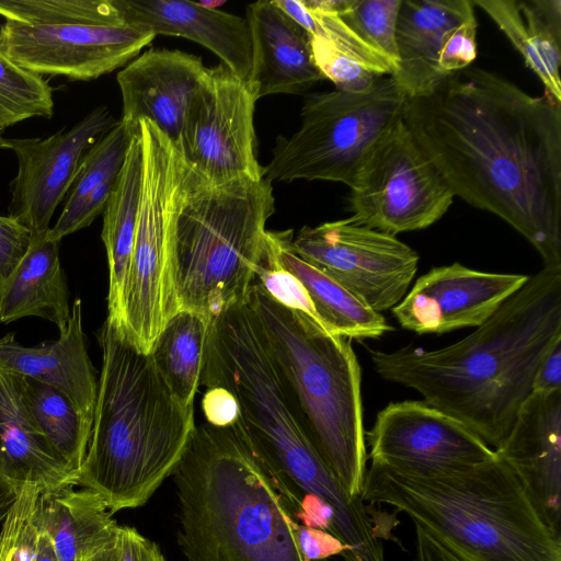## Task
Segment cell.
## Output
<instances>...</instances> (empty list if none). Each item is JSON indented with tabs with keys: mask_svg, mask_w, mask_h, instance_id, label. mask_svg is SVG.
Wrapping results in <instances>:
<instances>
[{
	"mask_svg": "<svg viewBox=\"0 0 561 561\" xmlns=\"http://www.w3.org/2000/svg\"><path fill=\"white\" fill-rule=\"evenodd\" d=\"M402 119L455 196L561 267V102L469 66L408 99Z\"/></svg>",
	"mask_w": 561,
	"mask_h": 561,
	"instance_id": "1",
	"label": "cell"
},
{
	"mask_svg": "<svg viewBox=\"0 0 561 561\" xmlns=\"http://www.w3.org/2000/svg\"><path fill=\"white\" fill-rule=\"evenodd\" d=\"M559 339L561 267H543L457 343L368 352L382 379L417 391L495 450L531 394L540 360Z\"/></svg>",
	"mask_w": 561,
	"mask_h": 561,
	"instance_id": "2",
	"label": "cell"
},
{
	"mask_svg": "<svg viewBox=\"0 0 561 561\" xmlns=\"http://www.w3.org/2000/svg\"><path fill=\"white\" fill-rule=\"evenodd\" d=\"M102 368L85 457L76 485L99 494L111 514L146 504L179 466L195 427L151 355L105 319Z\"/></svg>",
	"mask_w": 561,
	"mask_h": 561,
	"instance_id": "3",
	"label": "cell"
},
{
	"mask_svg": "<svg viewBox=\"0 0 561 561\" xmlns=\"http://www.w3.org/2000/svg\"><path fill=\"white\" fill-rule=\"evenodd\" d=\"M172 476L186 561H309L298 523L236 420L195 425Z\"/></svg>",
	"mask_w": 561,
	"mask_h": 561,
	"instance_id": "4",
	"label": "cell"
},
{
	"mask_svg": "<svg viewBox=\"0 0 561 561\" xmlns=\"http://www.w3.org/2000/svg\"><path fill=\"white\" fill-rule=\"evenodd\" d=\"M362 499L403 512L467 561H561L560 537L497 454L437 473L370 461Z\"/></svg>",
	"mask_w": 561,
	"mask_h": 561,
	"instance_id": "5",
	"label": "cell"
},
{
	"mask_svg": "<svg viewBox=\"0 0 561 561\" xmlns=\"http://www.w3.org/2000/svg\"><path fill=\"white\" fill-rule=\"evenodd\" d=\"M247 304L311 443L344 489L362 497L367 450L352 340L278 302L256 280Z\"/></svg>",
	"mask_w": 561,
	"mask_h": 561,
	"instance_id": "6",
	"label": "cell"
},
{
	"mask_svg": "<svg viewBox=\"0 0 561 561\" xmlns=\"http://www.w3.org/2000/svg\"><path fill=\"white\" fill-rule=\"evenodd\" d=\"M272 183L238 180L210 184L199 175L179 215L174 283L179 310L211 320L247 301L271 243Z\"/></svg>",
	"mask_w": 561,
	"mask_h": 561,
	"instance_id": "7",
	"label": "cell"
},
{
	"mask_svg": "<svg viewBox=\"0 0 561 561\" xmlns=\"http://www.w3.org/2000/svg\"><path fill=\"white\" fill-rule=\"evenodd\" d=\"M138 134L142 153L140 198L117 331L140 352L150 353L168 320L179 311L174 283L176 222L198 175L156 124L140 121Z\"/></svg>",
	"mask_w": 561,
	"mask_h": 561,
	"instance_id": "8",
	"label": "cell"
},
{
	"mask_svg": "<svg viewBox=\"0 0 561 561\" xmlns=\"http://www.w3.org/2000/svg\"><path fill=\"white\" fill-rule=\"evenodd\" d=\"M0 50L41 76L88 81L138 56L156 35L128 24L116 0H0Z\"/></svg>",
	"mask_w": 561,
	"mask_h": 561,
	"instance_id": "9",
	"label": "cell"
},
{
	"mask_svg": "<svg viewBox=\"0 0 561 561\" xmlns=\"http://www.w3.org/2000/svg\"><path fill=\"white\" fill-rule=\"evenodd\" d=\"M408 98L391 76L367 93L339 90L305 98L300 127L279 136L263 178L322 180L353 188L378 142L403 118Z\"/></svg>",
	"mask_w": 561,
	"mask_h": 561,
	"instance_id": "10",
	"label": "cell"
},
{
	"mask_svg": "<svg viewBox=\"0 0 561 561\" xmlns=\"http://www.w3.org/2000/svg\"><path fill=\"white\" fill-rule=\"evenodd\" d=\"M454 198L402 119L378 142L350 190V219L396 236L430 227Z\"/></svg>",
	"mask_w": 561,
	"mask_h": 561,
	"instance_id": "11",
	"label": "cell"
},
{
	"mask_svg": "<svg viewBox=\"0 0 561 561\" xmlns=\"http://www.w3.org/2000/svg\"><path fill=\"white\" fill-rule=\"evenodd\" d=\"M290 249L379 313L403 299L420 260L396 236L350 218L302 227Z\"/></svg>",
	"mask_w": 561,
	"mask_h": 561,
	"instance_id": "12",
	"label": "cell"
},
{
	"mask_svg": "<svg viewBox=\"0 0 561 561\" xmlns=\"http://www.w3.org/2000/svg\"><path fill=\"white\" fill-rule=\"evenodd\" d=\"M257 99L222 62L208 72L185 114L178 147L205 182L260 180L253 124Z\"/></svg>",
	"mask_w": 561,
	"mask_h": 561,
	"instance_id": "13",
	"label": "cell"
},
{
	"mask_svg": "<svg viewBox=\"0 0 561 561\" xmlns=\"http://www.w3.org/2000/svg\"><path fill=\"white\" fill-rule=\"evenodd\" d=\"M472 0H402L391 76L408 99L426 95L477 57Z\"/></svg>",
	"mask_w": 561,
	"mask_h": 561,
	"instance_id": "14",
	"label": "cell"
},
{
	"mask_svg": "<svg viewBox=\"0 0 561 561\" xmlns=\"http://www.w3.org/2000/svg\"><path fill=\"white\" fill-rule=\"evenodd\" d=\"M367 442L370 461L415 473L461 470L496 455L465 425L423 400L386 405Z\"/></svg>",
	"mask_w": 561,
	"mask_h": 561,
	"instance_id": "15",
	"label": "cell"
},
{
	"mask_svg": "<svg viewBox=\"0 0 561 561\" xmlns=\"http://www.w3.org/2000/svg\"><path fill=\"white\" fill-rule=\"evenodd\" d=\"M116 123L108 108L101 105L71 128L49 137L7 139V149L18 160L8 216L31 234L46 232L75 181L82 157Z\"/></svg>",
	"mask_w": 561,
	"mask_h": 561,
	"instance_id": "16",
	"label": "cell"
},
{
	"mask_svg": "<svg viewBox=\"0 0 561 561\" xmlns=\"http://www.w3.org/2000/svg\"><path fill=\"white\" fill-rule=\"evenodd\" d=\"M528 277L480 272L460 263L438 266L420 276L391 311L403 329L417 334L478 328Z\"/></svg>",
	"mask_w": 561,
	"mask_h": 561,
	"instance_id": "17",
	"label": "cell"
},
{
	"mask_svg": "<svg viewBox=\"0 0 561 561\" xmlns=\"http://www.w3.org/2000/svg\"><path fill=\"white\" fill-rule=\"evenodd\" d=\"M207 72L199 56L178 49L146 50L117 73L121 121L138 131L139 122L148 119L178 145L188 105Z\"/></svg>",
	"mask_w": 561,
	"mask_h": 561,
	"instance_id": "18",
	"label": "cell"
},
{
	"mask_svg": "<svg viewBox=\"0 0 561 561\" xmlns=\"http://www.w3.org/2000/svg\"><path fill=\"white\" fill-rule=\"evenodd\" d=\"M495 453L517 477L547 526L560 537L561 391L531 393Z\"/></svg>",
	"mask_w": 561,
	"mask_h": 561,
	"instance_id": "19",
	"label": "cell"
},
{
	"mask_svg": "<svg viewBox=\"0 0 561 561\" xmlns=\"http://www.w3.org/2000/svg\"><path fill=\"white\" fill-rule=\"evenodd\" d=\"M0 368L55 388L92 427L98 380L87 350L80 298L73 300L67 327L55 341L25 346L14 333L0 337Z\"/></svg>",
	"mask_w": 561,
	"mask_h": 561,
	"instance_id": "20",
	"label": "cell"
},
{
	"mask_svg": "<svg viewBox=\"0 0 561 561\" xmlns=\"http://www.w3.org/2000/svg\"><path fill=\"white\" fill-rule=\"evenodd\" d=\"M124 20L154 35L194 41L216 54L236 76L248 81L253 64L245 18L184 0H116Z\"/></svg>",
	"mask_w": 561,
	"mask_h": 561,
	"instance_id": "21",
	"label": "cell"
},
{
	"mask_svg": "<svg viewBox=\"0 0 561 561\" xmlns=\"http://www.w3.org/2000/svg\"><path fill=\"white\" fill-rule=\"evenodd\" d=\"M245 19L253 49L247 82L257 100L278 93L301 94L325 80L313 60L310 34L274 1L249 4Z\"/></svg>",
	"mask_w": 561,
	"mask_h": 561,
	"instance_id": "22",
	"label": "cell"
},
{
	"mask_svg": "<svg viewBox=\"0 0 561 561\" xmlns=\"http://www.w3.org/2000/svg\"><path fill=\"white\" fill-rule=\"evenodd\" d=\"M0 472L41 492L76 485V472L53 450L27 408L21 377L0 368Z\"/></svg>",
	"mask_w": 561,
	"mask_h": 561,
	"instance_id": "23",
	"label": "cell"
},
{
	"mask_svg": "<svg viewBox=\"0 0 561 561\" xmlns=\"http://www.w3.org/2000/svg\"><path fill=\"white\" fill-rule=\"evenodd\" d=\"M35 520L58 561H89L117 541L119 529L99 494L73 485L41 492Z\"/></svg>",
	"mask_w": 561,
	"mask_h": 561,
	"instance_id": "24",
	"label": "cell"
},
{
	"mask_svg": "<svg viewBox=\"0 0 561 561\" xmlns=\"http://www.w3.org/2000/svg\"><path fill=\"white\" fill-rule=\"evenodd\" d=\"M47 231L31 234L25 254L0 288L1 323L39 317L59 332L66 329L71 308L59 257L61 241L50 239Z\"/></svg>",
	"mask_w": 561,
	"mask_h": 561,
	"instance_id": "25",
	"label": "cell"
},
{
	"mask_svg": "<svg viewBox=\"0 0 561 561\" xmlns=\"http://www.w3.org/2000/svg\"><path fill=\"white\" fill-rule=\"evenodd\" d=\"M520 54L543 84L561 102V1L472 0Z\"/></svg>",
	"mask_w": 561,
	"mask_h": 561,
	"instance_id": "26",
	"label": "cell"
},
{
	"mask_svg": "<svg viewBox=\"0 0 561 561\" xmlns=\"http://www.w3.org/2000/svg\"><path fill=\"white\" fill-rule=\"evenodd\" d=\"M141 172V141L137 133L129 142L103 210L102 241L108 264L106 319L116 330H119L123 319L125 287L136 234Z\"/></svg>",
	"mask_w": 561,
	"mask_h": 561,
	"instance_id": "27",
	"label": "cell"
},
{
	"mask_svg": "<svg viewBox=\"0 0 561 561\" xmlns=\"http://www.w3.org/2000/svg\"><path fill=\"white\" fill-rule=\"evenodd\" d=\"M273 236L277 263L301 283L325 330L357 341L378 339L393 330L381 313L297 256L290 249L291 230L273 231Z\"/></svg>",
	"mask_w": 561,
	"mask_h": 561,
	"instance_id": "28",
	"label": "cell"
},
{
	"mask_svg": "<svg viewBox=\"0 0 561 561\" xmlns=\"http://www.w3.org/2000/svg\"><path fill=\"white\" fill-rule=\"evenodd\" d=\"M138 131L130 130L121 119L101 136L81 159L68 197L47 236L57 241L88 226L103 213L129 142Z\"/></svg>",
	"mask_w": 561,
	"mask_h": 561,
	"instance_id": "29",
	"label": "cell"
},
{
	"mask_svg": "<svg viewBox=\"0 0 561 561\" xmlns=\"http://www.w3.org/2000/svg\"><path fill=\"white\" fill-rule=\"evenodd\" d=\"M209 322L196 312L179 310L168 320L149 353L184 405H193L201 386Z\"/></svg>",
	"mask_w": 561,
	"mask_h": 561,
	"instance_id": "30",
	"label": "cell"
},
{
	"mask_svg": "<svg viewBox=\"0 0 561 561\" xmlns=\"http://www.w3.org/2000/svg\"><path fill=\"white\" fill-rule=\"evenodd\" d=\"M21 381L36 426L58 457L77 474L88 450L92 427L72 402L55 388L24 377Z\"/></svg>",
	"mask_w": 561,
	"mask_h": 561,
	"instance_id": "31",
	"label": "cell"
},
{
	"mask_svg": "<svg viewBox=\"0 0 561 561\" xmlns=\"http://www.w3.org/2000/svg\"><path fill=\"white\" fill-rule=\"evenodd\" d=\"M53 114L54 98L48 82L0 50V131L27 118H50Z\"/></svg>",
	"mask_w": 561,
	"mask_h": 561,
	"instance_id": "32",
	"label": "cell"
},
{
	"mask_svg": "<svg viewBox=\"0 0 561 561\" xmlns=\"http://www.w3.org/2000/svg\"><path fill=\"white\" fill-rule=\"evenodd\" d=\"M402 0H350L337 14L360 38L398 68L396 28ZM392 73V75H393Z\"/></svg>",
	"mask_w": 561,
	"mask_h": 561,
	"instance_id": "33",
	"label": "cell"
},
{
	"mask_svg": "<svg viewBox=\"0 0 561 561\" xmlns=\"http://www.w3.org/2000/svg\"><path fill=\"white\" fill-rule=\"evenodd\" d=\"M39 493L34 484L20 486L0 528V561H34L37 542L35 515Z\"/></svg>",
	"mask_w": 561,
	"mask_h": 561,
	"instance_id": "34",
	"label": "cell"
},
{
	"mask_svg": "<svg viewBox=\"0 0 561 561\" xmlns=\"http://www.w3.org/2000/svg\"><path fill=\"white\" fill-rule=\"evenodd\" d=\"M310 42L318 69L324 79L333 82L335 90L356 94L367 93L382 78L328 39L310 35Z\"/></svg>",
	"mask_w": 561,
	"mask_h": 561,
	"instance_id": "35",
	"label": "cell"
},
{
	"mask_svg": "<svg viewBox=\"0 0 561 561\" xmlns=\"http://www.w3.org/2000/svg\"><path fill=\"white\" fill-rule=\"evenodd\" d=\"M254 280L278 302L302 311L318 322L311 300L301 283L276 261L273 231H271L270 249Z\"/></svg>",
	"mask_w": 561,
	"mask_h": 561,
	"instance_id": "36",
	"label": "cell"
},
{
	"mask_svg": "<svg viewBox=\"0 0 561 561\" xmlns=\"http://www.w3.org/2000/svg\"><path fill=\"white\" fill-rule=\"evenodd\" d=\"M31 232L9 216H0V288L25 254Z\"/></svg>",
	"mask_w": 561,
	"mask_h": 561,
	"instance_id": "37",
	"label": "cell"
},
{
	"mask_svg": "<svg viewBox=\"0 0 561 561\" xmlns=\"http://www.w3.org/2000/svg\"><path fill=\"white\" fill-rule=\"evenodd\" d=\"M297 536L300 548L309 561H322L332 556L344 557L345 546L328 531L298 524Z\"/></svg>",
	"mask_w": 561,
	"mask_h": 561,
	"instance_id": "38",
	"label": "cell"
},
{
	"mask_svg": "<svg viewBox=\"0 0 561 561\" xmlns=\"http://www.w3.org/2000/svg\"><path fill=\"white\" fill-rule=\"evenodd\" d=\"M117 545L118 561H167L157 543L133 527L119 526Z\"/></svg>",
	"mask_w": 561,
	"mask_h": 561,
	"instance_id": "39",
	"label": "cell"
},
{
	"mask_svg": "<svg viewBox=\"0 0 561 561\" xmlns=\"http://www.w3.org/2000/svg\"><path fill=\"white\" fill-rule=\"evenodd\" d=\"M561 391V339L557 340L540 360L533 380L531 393Z\"/></svg>",
	"mask_w": 561,
	"mask_h": 561,
	"instance_id": "40",
	"label": "cell"
},
{
	"mask_svg": "<svg viewBox=\"0 0 561 561\" xmlns=\"http://www.w3.org/2000/svg\"><path fill=\"white\" fill-rule=\"evenodd\" d=\"M202 409L206 422L214 425H227L237 417L236 403L232 397L220 388H206L202 400Z\"/></svg>",
	"mask_w": 561,
	"mask_h": 561,
	"instance_id": "41",
	"label": "cell"
},
{
	"mask_svg": "<svg viewBox=\"0 0 561 561\" xmlns=\"http://www.w3.org/2000/svg\"><path fill=\"white\" fill-rule=\"evenodd\" d=\"M413 561H467L422 527L415 525Z\"/></svg>",
	"mask_w": 561,
	"mask_h": 561,
	"instance_id": "42",
	"label": "cell"
},
{
	"mask_svg": "<svg viewBox=\"0 0 561 561\" xmlns=\"http://www.w3.org/2000/svg\"><path fill=\"white\" fill-rule=\"evenodd\" d=\"M20 486L19 483L0 472V528L15 501Z\"/></svg>",
	"mask_w": 561,
	"mask_h": 561,
	"instance_id": "43",
	"label": "cell"
},
{
	"mask_svg": "<svg viewBox=\"0 0 561 561\" xmlns=\"http://www.w3.org/2000/svg\"><path fill=\"white\" fill-rule=\"evenodd\" d=\"M34 561H58L51 540L45 531L38 528L36 554Z\"/></svg>",
	"mask_w": 561,
	"mask_h": 561,
	"instance_id": "44",
	"label": "cell"
},
{
	"mask_svg": "<svg viewBox=\"0 0 561 561\" xmlns=\"http://www.w3.org/2000/svg\"><path fill=\"white\" fill-rule=\"evenodd\" d=\"M89 561H118V545L117 541L105 548Z\"/></svg>",
	"mask_w": 561,
	"mask_h": 561,
	"instance_id": "45",
	"label": "cell"
},
{
	"mask_svg": "<svg viewBox=\"0 0 561 561\" xmlns=\"http://www.w3.org/2000/svg\"><path fill=\"white\" fill-rule=\"evenodd\" d=\"M198 3L204 8L216 10V9H218V7L225 4L226 2L225 1H199Z\"/></svg>",
	"mask_w": 561,
	"mask_h": 561,
	"instance_id": "46",
	"label": "cell"
},
{
	"mask_svg": "<svg viewBox=\"0 0 561 561\" xmlns=\"http://www.w3.org/2000/svg\"><path fill=\"white\" fill-rule=\"evenodd\" d=\"M0 148L7 149V138L2 136V131H0Z\"/></svg>",
	"mask_w": 561,
	"mask_h": 561,
	"instance_id": "47",
	"label": "cell"
}]
</instances>
